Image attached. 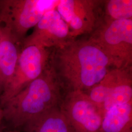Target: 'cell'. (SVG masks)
<instances>
[{
    "label": "cell",
    "mask_w": 132,
    "mask_h": 132,
    "mask_svg": "<svg viewBox=\"0 0 132 132\" xmlns=\"http://www.w3.org/2000/svg\"><path fill=\"white\" fill-rule=\"evenodd\" d=\"M4 119V113L2 108L0 106V127L2 120Z\"/></svg>",
    "instance_id": "15"
},
{
    "label": "cell",
    "mask_w": 132,
    "mask_h": 132,
    "mask_svg": "<svg viewBox=\"0 0 132 132\" xmlns=\"http://www.w3.org/2000/svg\"><path fill=\"white\" fill-rule=\"evenodd\" d=\"M131 70H132V67L112 68L98 83L85 92L90 100L100 109L101 112L103 104L108 94Z\"/></svg>",
    "instance_id": "12"
},
{
    "label": "cell",
    "mask_w": 132,
    "mask_h": 132,
    "mask_svg": "<svg viewBox=\"0 0 132 132\" xmlns=\"http://www.w3.org/2000/svg\"><path fill=\"white\" fill-rule=\"evenodd\" d=\"M1 28L0 27V39H1Z\"/></svg>",
    "instance_id": "17"
},
{
    "label": "cell",
    "mask_w": 132,
    "mask_h": 132,
    "mask_svg": "<svg viewBox=\"0 0 132 132\" xmlns=\"http://www.w3.org/2000/svg\"><path fill=\"white\" fill-rule=\"evenodd\" d=\"M63 89L48 66L38 78L3 106L4 119L15 129L24 128L43 113L59 106Z\"/></svg>",
    "instance_id": "2"
},
{
    "label": "cell",
    "mask_w": 132,
    "mask_h": 132,
    "mask_svg": "<svg viewBox=\"0 0 132 132\" xmlns=\"http://www.w3.org/2000/svg\"><path fill=\"white\" fill-rule=\"evenodd\" d=\"M104 21L132 19V0H107L103 2Z\"/></svg>",
    "instance_id": "14"
},
{
    "label": "cell",
    "mask_w": 132,
    "mask_h": 132,
    "mask_svg": "<svg viewBox=\"0 0 132 132\" xmlns=\"http://www.w3.org/2000/svg\"><path fill=\"white\" fill-rule=\"evenodd\" d=\"M131 101H132V70L128 72L106 97L102 107L103 116L113 107Z\"/></svg>",
    "instance_id": "13"
},
{
    "label": "cell",
    "mask_w": 132,
    "mask_h": 132,
    "mask_svg": "<svg viewBox=\"0 0 132 132\" xmlns=\"http://www.w3.org/2000/svg\"><path fill=\"white\" fill-rule=\"evenodd\" d=\"M25 132H72L59 106L52 109L28 123Z\"/></svg>",
    "instance_id": "10"
},
{
    "label": "cell",
    "mask_w": 132,
    "mask_h": 132,
    "mask_svg": "<svg viewBox=\"0 0 132 132\" xmlns=\"http://www.w3.org/2000/svg\"></svg>",
    "instance_id": "19"
},
{
    "label": "cell",
    "mask_w": 132,
    "mask_h": 132,
    "mask_svg": "<svg viewBox=\"0 0 132 132\" xmlns=\"http://www.w3.org/2000/svg\"><path fill=\"white\" fill-rule=\"evenodd\" d=\"M72 39L67 24L55 9L44 14L21 45L22 47L34 45L52 49Z\"/></svg>",
    "instance_id": "8"
},
{
    "label": "cell",
    "mask_w": 132,
    "mask_h": 132,
    "mask_svg": "<svg viewBox=\"0 0 132 132\" xmlns=\"http://www.w3.org/2000/svg\"><path fill=\"white\" fill-rule=\"evenodd\" d=\"M49 68L63 89L86 92L113 67L101 47L89 38L72 39L52 48Z\"/></svg>",
    "instance_id": "1"
},
{
    "label": "cell",
    "mask_w": 132,
    "mask_h": 132,
    "mask_svg": "<svg viewBox=\"0 0 132 132\" xmlns=\"http://www.w3.org/2000/svg\"><path fill=\"white\" fill-rule=\"evenodd\" d=\"M90 38L107 55L113 68L132 67V19H102Z\"/></svg>",
    "instance_id": "4"
},
{
    "label": "cell",
    "mask_w": 132,
    "mask_h": 132,
    "mask_svg": "<svg viewBox=\"0 0 132 132\" xmlns=\"http://www.w3.org/2000/svg\"><path fill=\"white\" fill-rule=\"evenodd\" d=\"M104 1L60 0L57 11L65 22L71 37L92 34L102 21L100 17Z\"/></svg>",
    "instance_id": "7"
},
{
    "label": "cell",
    "mask_w": 132,
    "mask_h": 132,
    "mask_svg": "<svg viewBox=\"0 0 132 132\" xmlns=\"http://www.w3.org/2000/svg\"><path fill=\"white\" fill-rule=\"evenodd\" d=\"M59 1L0 0V27L7 29L14 40L21 45L28 30L47 12L55 9Z\"/></svg>",
    "instance_id": "3"
},
{
    "label": "cell",
    "mask_w": 132,
    "mask_h": 132,
    "mask_svg": "<svg viewBox=\"0 0 132 132\" xmlns=\"http://www.w3.org/2000/svg\"><path fill=\"white\" fill-rule=\"evenodd\" d=\"M3 131V128L0 127V132H2Z\"/></svg>",
    "instance_id": "16"
},
{
    "label": "cell",
    "mask_w": 132,
    "mask_h": 132,
    "mask_svg": "<svg viewBox=\"0 0 132 132\" xmlns=\"http://www.w3.org/2000/svg\"><path fill=\"white\" fill-rule=\"evenodd\" d=\"M59 108L72 132H101L103 117L101 111L84 92L68 91Z\"/></svg>",
    "instance_id": "6"
},
{
    "label": "cell",
    "mask_w": 132,
    "mask_h": 132,
    "mask_svg": "<svg viewBox=\"0 0 132 132\" xmlns=\"http://www.w3.org/2000/svg\"><path fill=\"white\" fill-rule=\"evenodd\" d=\"M132 101L116 106L104 114L101 132H132Z\"/></svg>",
    "instance_id": "11"
},
{
    "label": "cell",
    "mask_w": 132,
    "mask_h": 132,
    "mask_svg": "<svg viewBox=\"0 0 132 132\" xmlns=\"http://www.w3.org/2000/svg\"><path fill=\"white\" fill-rule=\"evenodd\" d=\"M1 28L0 39V97L14 73L21 50L9 31Z\"/></svg>",
    "instance_id": "9"
},
{
    "label": "cell",
    "mask_w": 132,
    "mask_h": 132,
    "mask_svg": "<svg viewBox=\"0 0 132 132\" xmlns=\"http://www.w3.org/2000/svg\"><path fill=\"white\" fill-rule=\"evenodd\" d=\"M51 51L34 45L22 47L14 73L0 97L2 108L47 69Z\"/></svg>",
    "instance_id": "5"
},
{
    "label": "cell",
    "mask_w": 132,
    "mask_h": 132,
    "mask_svg": "<svg viewBox=\"0 0 132 132\" xmlns=\"http://www.w3.org/2000/svg\"><path fill=\"white\" fill-rule=\"evenodd\" d=\"M2 132H4V131H3ZM12 132V131H10V132Z\"/></svg>",
    "instance_id": "18"
}]
</instances>
